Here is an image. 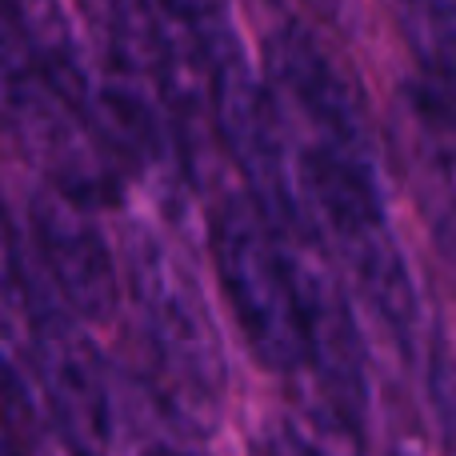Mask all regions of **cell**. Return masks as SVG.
Listing matches in <instances>:
<instances>
[{
	"instance_id": "cell-1",
	"label": "cell",
	"mask_w": 456,
	"mask_h": 456,
	"mask_svg": "<svg viewBox=\"0 0 456 456\" xmlns=\"http://www.w3.org/2000/svg\"><path fill=\"white\" fill-rule=\"evenodd\" d=\"M292 173H297L300 213H305L313 236L316 240L324 236L340 252L372 313L401 340H409L420 313L417 284H412L409 260L388 228L377 157L313 141L300 149Z\"/></svg>"
},
{
	"instance_id": "cell-2",
	"label": "cell",
	"mask_w": 456,
	"mask_h": 456,
	"mask_svg": "<svg viewBox=\"0 0 456 456\" xmlns=\"http://www.w3.org/2000/svg\"><path fill=\"white\" fill-rule=\"evenodd\" d=\"M125 260L160 393L181 420L213 425L224 393V353L197 281L176 252L144 228H133Z\"/></svg>"
},
{
	"instance_id": "cell-3",
	"label": "cell",
	"mask_w": 456,
	"mask_h": 456,
	"mask_svg": "<svg viewBox=\"0 0 456 456\" xmlns=\"http://www.w3.org/2000/svg\"><path fill=\"white\" fill-rule=\"evenodd\" d=\"M213 260L248 353L268 372L308 369V324L289 240L252 197H224L213 216Z\"/></svg>"
},
{
	"instance_id": "cell-4",
	"label": "cell",
	"mask_w": 456,
	"mask_h": 456,
	"mask_svg": "<svg viewBox=\"0 0 456 456\" xmlns=\"http://www.w3.org/2000/svg\"><path fill=\"white\" fill-rule=\"evenodd\" d=\"M200 37H205L208 61H213V112L221 152L240 173V181L248 184V197L276 224V232L313 236L297 200V173L289 165L284 109L268 77L248 64L240 40L228 32L224 20L216 28L200 32Z\"/></svg>"
},
{
	"instance_id": "cell-5",
	"label": "cell",
	"mask_w": 456,
	"mask_h": 456,
	"mask_svg": "<svg viewBox=\"0 0 456 456\" xmlns=\"http://www.w3.org/2000/svg\"><path fill=\"white\" fill-rule=\"evenodd\" d=\"M0 117L20 152L48 176V189L80 200L85 208H109L125 197V168L109 149L93 112L64 101L40 72L0 93Z\"/></svg>"
},
{
	"instance_id": "cell-6",
	"label": "cell",
	"mask_w": 456,
	"mask_h": 456,
	"mask_svg": "<svg viewBox=\"0 0 456 456\" xmlns=\"http://www.w3.org/2000/svg\"><path fill=\"white\" fill-rule=\"evenodd\" d=\"M265 77L273 85L281 109L289 104L308 128L313 141L337 144V149L377 157L369 104L361 85L340 64V56L305 24H284L265 45Z\"/></svg>"
},
{
	"instance_id": "cell-7",
	"label": "cell",
	"mask_w": 456,
	"mask_h": 456,
	"mask_svg": "<svg viewBox=\"0 0 456 456\" xmlns=\"http://www.w3.org/2000/svg\"><path fill=\"white\" fill-rule=\"evenodd\" d=\"M28 297L32 324V377L40 401L53 417L56 433L77 456H101L112 433V393L109 372L93 340L77 329V321Z\"/></svg>"
},
{
	"instance_id": "cell-8",
	"label": "cell",
	"mask_w": 456,
	"mask_h": 456,
	"mask_svg": "<svg viewBox=\"0 0 456 456\" xmlns=\"http://www.w3.org/2000/svg\"><path fill=\"white\" fill-rule=\"evenodd\" d=\"M28 228L40 265L53 276L64 308L77 321H112L120 300V276L109 240L93 221V208L64 197L61 189H40L28 200Z\"/></svg>"
},
{
	"instance_id": "cell-9",
	"label": "cell",
	"mask_w": 456,
	"mask_h": 456,
	"mask_svg": "<svg viewBox=\"0 0 456 456\" xmlns=\"http://www.w3.org/2000/svg\"><path fill=\"white\" fill-rule=\"evenodd\" d=\"M417 72L456 88V0H385Z\"/></svg>"
},
{
	"instance_id": "cell-10",
	"label": "cell",
	"mask_w": 456,
	"mask_h": 456,
	"mask_svg": "<svg viewBox=\"0 0 456 456\" xmlns=\"http://www.w3.org/2000/svg\"><path fill=\"white\" fill-rule=\"evenodd\" d=\"M353 420L340 417L329 404L300 412V417L284 420L268 436V456H356L353 444Z\"/></svg>"
},
{
	"instance_id": "cell-11",
	"label": "cell",
	"mask_w": 456,
	"mask_h": 456,
	"mask_svg": "<svg viewBox=\"0 0 456 456\" xmlns=\"http://www.w3.org/2000/svg\"><path fill=\"white\" fill-rule=\"evenodd\" d=\"M28 72H37V61L28 45L24 0H0V93L20 85Z\"/></svg>"
},
{
	"instance_id": "cell-12",
	"label": "cell",
	"mask_w": 456,
	"mask_h": 456,
	"mask_svg": "<svg viewBox=\"0 0 456 456\" xmlns=\"http://www.w3.org/2000/svg\"><path fill=\"white\" fill-rule=\"evenodd\" d=\"M0 292H4V297H12V292H28L20 244H16L12 216H8V208H4V197H0Z\"/></svg>"
},
{
	"instance_id": "cell-13",
	"label": "cell",
	"mask_w": 456,
	"mask_h": 456,
	"mask_svg": "<svg viewBox=\"0 0 456 456\" xmlns=\"http://www.w3.org/2000/svg\"><path fill=\"white\" fill-rule=\"evenodd\" d=\"M160 4H165L176 20L189 24V28L208 32V28H216V24L224 20V4H228V0H160Z\"/></svg>"
},
{
	"instance_id": "cell-14",
	"label": "cell",
	"mask_w": 456,
	"mask_h": 456,
	"mask_svg": "<svg viewBox=\"0 0 456 456\" xmlns=\"http://www.w3.org/2000/svg\"><path fill=\"white\" fill-rule=\"evenodd\" d=\"M144 456H189V452H181V449H168V444H160V449H149Z\"/></svg>"
},
{
	"instance_id": "cell-15",
	"label": "cell",
	"mask_w": 456,
	"mask_h": 456,
	"mask_svg": "<svg viewBox=\"0 0 456 456\" xmlns=\"http://www.w3.org/2000/svg\"><path fill=\"white\" fill-rule=\"evenodd\" d=\"M396 456H420V452H396Z\"/></svg>"
},
{
	"instance_id": "cell-16",
	"label": "cell",
	"mask_w": 456,
	"mask_h": 456,
	"mask_svg": "<svg viewBox=\"0 0 456 456\" xmlns=\"http://www.w3.org/2000/svg\"><path fill=\"white\" fill-rule=\"evenodd\" d=\"M0 456H4V444H0Z\"/></svg>"
},
{
	"instance_id": "cell-17",
	"label": "cell",
	"mask_w": 456,
	"mask_h": 456,
	"mask_svg": "<svg viewBox=\"0 0 456 456\" xmlns=\"http://www.w3.org/2000/svg\"><path fill=\"white\" fill-rule=\"evenodd\" d=\"M96 4H101V0H96Z\"/></svg>"
}]
</instances>
